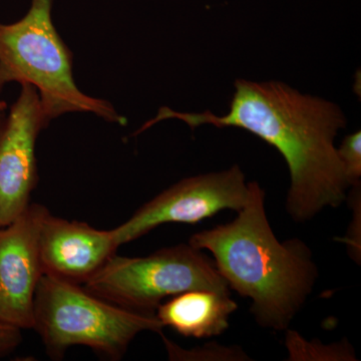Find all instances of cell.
I'll use <instances>...</instances> for the list:
<instances>
[{
  "label": "cell",
  "instance_id": "cell-2",
  "mask_svg": "<svg viewBox=\"0 0 361 361\" xmlns=\"http://www.w3.org/2000/svg\"><path fill=\"white\" fill-rule=\"evenodd\" d=\"M245 206L227 224L192 235L189 243L212 254L230 289L251 300L254 319L285 331L314 289L318 268L300 239L280 242L266 215L265 192L249 182Z\"/></svg>",
  "mask_w": 361,
  "mask_h": 361
},
{
  "label": "cell",
  "instance_id": "cell-12",
  "mask_svg": "<svg viewBox=\"0 0 361 361\" xmlns=\"http://www.w3.org/2000/svg\"><path fill=\"white\" fill-rule=\"evenodd\" d=\"M171 360L209 361V360H252L245 351L239 346H223L218 343H209L201 348L185 349L169 341L160 334Z\"/></svg>",
  "mask_w": 361,
  "mask_h": 361
},
{
  "label": "cell",
  "instance_id": "cell-1",
  "mask_svg": "<svg viewBox=\"0 0 361 361\" xmlns=\"http://www.w3.org/2000/svg\"><path fill=\"white\" fill-rule=\"evenodd\" d=\"M165 118H179L192 130L202 125L239 128L274 147L288 166L285 209L294 222L312 220L348 199L350 185L334 145L346 118L332 102L301 94L283 82L237 80L226 115L178 113L165 106L139 133Z\"/></svg>",
  "mask_w": 361,
  "mask_h": 361
},
{
  "label": "cell",
  "instance_id": "cell-11",
  "mask_svg": "<svg viewBox=\"0 0 361 361\" xmlns=\"http://www.w3.org/2000/svg\"><path fill=\"white\" fill-rule=\"evenodd\" d=\"M287 331L286 346L289 360H356L355 350L348 341L331 345L308 342L295 331Z\"/></svg>",
  "mask_w": 361,
  "mask_h": 361
},
{
  "label": "cell",
  "instance_id": "cell-5",
  "mask_svg": "<svg viewBox=\"0 0 361 361\" xmlns=\"http://www.w3.org/2000/svg\"><path fill=\"white\" fill-rule=\"evenodd\" d=\"M84 287L121 307L144 313H156L164 299L195 289L230 293L214 261L190 243L166 247L146 257L116 254Z\"/></svg>",
  "mask_w": 361,
  "mask_h": 361
},
{
  "label": "cell",
  "instance_id": "cell-16",
  "mask_svg": "<svg viewBox=\"0 0 361 361\" xmlns=\"http://www.w3.org/2000/svg\"><path fill=\"white\" fill-rule=\"evenodd\" d=\"M7 104L6 102L0 101V118L6 114Z\"/></svg>",
  "mask_w": 361,
  "mask_h": 361
},
{
  "label": "cell",
  "instance_id": "cell-4",
  "mask_svg": "<svg viewBox=\"0 0 361 361\" xmlns=\"http://www.w3.org/2000/svg\"><path fill=\"white\" fill-rule=\"evenodd\" d=\"M163 329L156 313L121 307L51 275L44 274L35 292L32 329L52 360H61L71 346L82 345L118 360L140 334H161Z\"/></svg>",
  "mask_w": 361,
  "mask_h": 361
},
{
  "label": "cell",
  "instance_id": "cell-10",
  "mask_svg": "<svg viewBox=\"0 0 361 361\" xmlns=\"http://www.w3.org/2000/svg\"><path fill=\"white\" fill-rule=\"evenodd\" d=\"M237 310L238 304L230 293L195 289L161 303L156 315L164 327H171L180 336L209 338L228 329L230 316Z\"/></svg>",
  "mask_w": 361,
  "mask_h": 361
},
{
  "label": "cell",
  "instance_id": "cell-15",
  "mask_svg": "<svg viewBox=\"0 0 361 361\" xmlns=\"http://www.w3.org/2000/svg\"><path fill=\"white\" fill-rule=\"evenodd\" d=\"M21 341V329L0 322V357H4L16 350Z\"/></svg>",
  "mask_w": 361,
  "mask_h": 361
},
{
  "label": "cell",
  "instance_id": "cell-8",
  "mask_svg": "<svg viewBox=\"0 0 361 361\" xmlns=\"http://www.w3.org/2000/svg\"><path fill=\"white\" fill-rule=\"evenodd\" d=\"M49 212L30 204L11 224L0 227V322L32 329L35 292L44 276L39 236Z\"/></svg>",
  "mask_w": 361,
  "mask_h": 361
},
{
  "label": "cell",
  "instance_id": "cell-9",
  "mask_svg": "<svg viewBox=\"0 0 361 361\" xmlns=\"http://www.w3.org/2000/svg\"><path fill=\"white\" fill-rule=\"evenodd\" d=\"M114 229L99 230L80 221L47 212L40 228L39 249L44 274L82 284L118 248Z\"/></svg>",
  "mask_w": 361,
  "mask_h": 361
},
{
  "label": "cell",
  "instance_id": "cell-7",
  "mask_svg": "<svg viewBox=\"0 0 361 361\" xmlns=\"http://www.w3.org/2000/svg\"><path fill=\"white\" fill-rule=\"evenodd\" d=\"M49 125L37 89L21 85L20 97L0 118V227L11 224L30 204L39 179L35 145Z\"/></svg>",
  "mask_w": 361,
  "mask_h": 361
},
{
  "label": "cell",
  "instance_id": "cell-6",
  "mask_svg": "<svg viewBox=\"0 0 361 361\" xmlns=\"http://www.w3.org/2000/svg\"><path fill=\"white\" fill-rule=\"evenodd\" d=\"M249 192L250 185L238 165L180 180L114 228L116 243L125 245L169 223L195 225L222 211L238 212L245 206Z\"/></svg>",
  "mask_w": 361,
  "mask_h": 361
},
{
  "label": "cell",
  "instance_id": "cell-14",
  "mask_svg": "<svg viewBox=\"0 0 361 361\" xmlns=\"http://www.w3.org/2000/svg\"><path fill=\"white\" fill-rule=\"evenodd\" d=\"M353 187L351 196L353 200L350 202L353 205V222L349 226L348 235L343 240L348 248V254H350L351 258L360 263V227L357 228V225H360V185H355Z\"/></svg>",
  "mask_w": 361,
  "mask_h": 361
},
{
  "label": "cell",
  "instance_id": "cell-3",
  "mask_svg": "<svg viewBox=\"0 0 361 361\" xmlns=\"http://www.w3.org/2000/svg\"><path fill=\"white\" fill-rule=\"evenodd\" d=\"M54 0H32L30 11L11 25L0 23V94L9 82L32 85L47 122L70 113H92L125 125L113 104L78 89L73 54L52 21Z\"/></svg>",
  "mask_w": 361,
  "mask_h": 361
},
{
  "label": "cell",
  "instance_id": "cell-13",
  "mask_svg": "<svg viewBox=\"0 0 361 361\" xmlns=\"http://www.w3.org/2000/svg\"><path fill=\"white\" fill-rule=\"evenodd\" d=\"M337 155L341 161L344 173L351 187L360 184L361 177V133L356 130L346 135L341 147L337 148Z\"/></svg>",
  "mask_w": 361,
  "mask_h": 361
}]
</instances>
